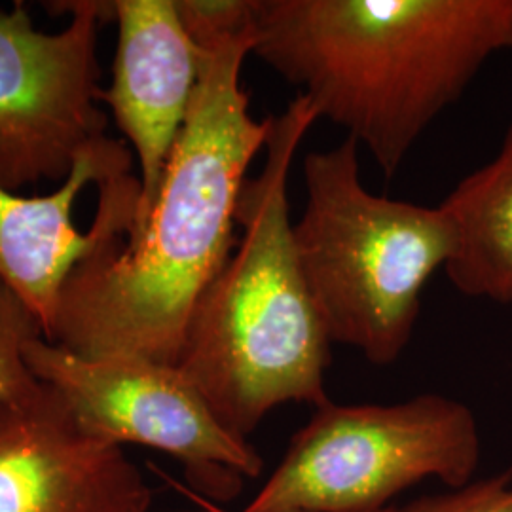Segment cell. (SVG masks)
<instances>
[{"instance_id":"cell-1","label":"cell","mask_w":512,"mask_h":512,"mask_svg":"<svg viewBox=\"0 0 512 512\" xmlns=\"http://www.w3.org/2000/svg\"><path fill=\"white\" fill-rule=\"evenodd\" d=\"M251 31L203 38L200 80L145 224L105 241L67 277L46 340L84 357L179 365L192 315L234 253L247 169L266 147L241 86Z\"/></svg>"},{"instance_id":"cell-2","label":"cell","mask_w":512,"mask_h":512,"mask_svg":"<svg viewBox=\"0 0 512 512\" xmlns=\"http://www.w3.org/2000/svg\"><path fill=\"white\" fill-rule=\"evenodd\" d=\"M503 48L512 0H255L251 54L348 129L385 179Z\"/></svg>"},{"instance_id":"cell-3","label":"cell","mask_w":512,"mask_h":512,"mask_svg":"<svg viewBox=\"0 0 512 512\" xmlns=\"http://www.w3.org/2000/svg\"><path fill=\"white\" fill-rule=\"evenodd\" d=\"M317 120L302 93L270 116L266 162L239 196L243 236L194 311L177 365L241 439L283 404L330 403L332 342L298 264L287 200L294 154Z\"/></svg>"},{"instance_id":"cell-4","label":"cell","mask_w":512,"mask_h":512,"mask_svg":"<svg viewBox=\"0 0 512 512\" xmlns=\"http://www.w3.org/2000/svg\"><path fill=\"white\" fill-rule=\"evenodd\" d=\"M304 184L294 249L330 342L391 365L412 340L423 287L454 255V222L442 205L368 192L353 137L310 152Z\"/></svg>"},{"instance_id":"cell-5","label":"cell","mask_w":512,"mask_h":512,"mask_svg":"<svg viewBox=\"0 0 512 512\" xmlns=\"http://www.w3.org/2000/svg\"><path fill=\"white\" fill-rule=\"evenodd\" d=\"M478 461V423L459 401L435 393L393 404L330 401L241 512H382L427 478L452 490L469 484Z\"/></svg>"},{"instance_id":"cell-6","label":"cell","mask_w":512,"mask_h":512,"mask_svg":"<svg viewBox=\"0 0 512 512\" xmlns=\"http://www.w3.org/2000/svg\"><path fill=\"white\" fill-rule=\"evenodd\" d=\"M25 363L63 397L88 435L179 459L192 488L213 501L236 499L245 480L264 469L255 446L220 423L177 365L128 355L84 357L44 336L27 344Z\"/></svg>"},{"instance_id":"cell-7","label":"cell","mask_w":512,"mask_h":512,"mask_svg":"<svg viewBox=\"0 0 512 512\" xmlns=\"http://www.w3.org/2000/svg\"><path fill=\"white\" fill-rule=\"evenodd\" d=\"M73 14L61 33H40L23 4L0 10V184L19 192L65 181L78 154L107 137L101 110L97 25L112 2H55Z\"/></svg>"},{"instance_id":"cell-8","label":"cell","mask_w":512,"mask_h":512,"mask_svg":"<svg viewBox=\"0 0 512 512\" xmlns=\"http://www.w3.org/2000/svg\"><path fill=\"white\" fill-rule=\"evenodd\" d=\"M124 141L84 148L50 196H19L0 184V281L50 330L61 289L74 268L105 241L128 236L141 183Z\"/></svg>"},{"instance_id":"cell-9","label":"cell","mask_w":512,"mask_h":512,"mask_svg":"<svg viewBox=\"0 0 512 512\" xmlns=\"http://www.w3.org/2000/svg\"><path fill=\"white\" fill-rule=\"evenodd\" d=\"M120 446L88 435L54 387L0 403V512H148Z\"/></svg>"},{"instance_id":"cell-10","label":"cell","mask_w":512,"mask_h":512,"mask_svg":"<svg viewBox=\"0 0 512 512\" xmlns=\"http://www.w3.org/2000/svg\"><path fill=\"white\" fill-rule=\"evenodd\" d=\"M118 48L112 84L101 101L139 160V230L156 202L200 80L202 52L188 35L177 0H116ZM129 232V234H131ZM128 234V236H129Z\"/></svg>"},{"instance_id":"cell-11","label":"cell","mask_w":512,"mask_h":512,"mask_svg":"<svg viewBox=\"0 0 512 512\" xmlns=\"http://www.w3.org/2000/svg\"><path fill=\"white\" fill-rule=\"evenodd\" d=\"M456 230L448 279L469 298L512 302V120L490 164L467 175L440 203Z\"/></svg>"},{"instance_id":"cell-12","label":"cell","mask_w":512,"mask_h":512,"mask_svg":"<svg viewBox=\"0 0 512 512\" xmlns=\"http://www.w3.org/2000/svg\"><path fill=\"white\" fill-rule=\"evenodd\" d=\"M44 336L37 315L0 281V403L25 397L40 382L25 363V348Z\"/></svg>"},{"instance_id":"cell-13","label":"cell","mask_w":512,"mask_h":512,"mask_svg":"<svg viewBox=\"0 0 512 512\" xmlns=\"http://www.w3.org/2000/svg\"><path fill=\"white\" fill-rule=\"evenodd\" d=\"M512 475L471 480L448 494L421 497L393 512H512Z\"/></svg>"},{"instance_id":"cell-14","label":"cell","mask_w":512,"mask_h":512,"mask_svg":"<svg viewBox=\"0 0 512 512\" xmlns=\"http://www.w3.org/2000/svg\"><path fill=\"white\" fill-rule=\"evenodd\" d=\"M382 512H393V509H385V511Z\"/></svg>"}]
</instances>
